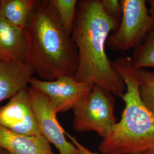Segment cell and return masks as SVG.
<instances>
[{
	"instance_id": "cell-1",
	"label": "cell",
	"mask_w": 154,
	"mask_h": 154,
	"mask_svg": "<svg viewBox=\"0 0 154 154\" xmlns=\"http://www.w3.org/2000/svg\"><path fill=\"white\" fill-rule=\"evenodd\" d=\"M119 22L105 13L100 0H79L72 37L78 54L75 78L122 97L126 91V84L106 52L107 38L118 28Z\"/></svg>"
},
{
	"instance_id": "cell-2",
	"label": "cell",
	"mask_w": 154,
	"mask_h": 154,
	"mask_svg": "<svg viewBox=\"0 0 154 154\" xmlns=\"http://www.w3.org/2000/svg\"><path fill=\"white\" fill-rule=\"evenodd\" d=\"M25 31L26 63L34 73L45 81L75 76L78 66L77 46L49 0L37 1Z\"/></svg>"
},
{
	"instance_id": "cell-3",
	"label": "cell",
	"mask_w": 154,
	"mask_h": 154,
	"mask_svg": "<svg viewBox=\"0 0 154 154\" xmlns=\"http://www.w3.org/2000/svg\"><path fill=\"white\" fill-rule=\"evenodd\" d=\"M123 78L126 91L122 96L125 108L119 122L98 147L102 154H144L154 149V112L144 103L131 57L111 62Z\"/></svg>"
},
{
	"instance_id": "cell-4",
	"label": "cell",
	"mask_w": 154,
	"mask_h": 154,
	"mask_svg": "<svg viewBox=\"0 0 154 154\" xmlns=\"http://www.w3.org/2000/svg\"><path fill=\"white\" fill-rule=\"evenodd\" d=\"M72 110V127L77 132L92 131L103 139L118 122L113 95L97 85H94L91 91L77 103Z\"/></svg>"
},
{
	"instance_id": "cell-5",
	"label": "cell",
	"mask_w": 154,
	"mask_h": 154,
	"mask_svg": "<svg viewBox=\"0 0 154 154\" xmlns=\"http://www.w3.org/2000/svg\"><path fill=\"white\" fill-rule=\"evenodd\" d=\"M122 12L118 28L111 33L107 43L114 51L135 49L154 28L145 0H120Z\"/></svg>"
},
{
	"instance_id": "cell-6",
	"label": "cell",
	"mask_w": 154,
	"mask_h": 154,
	"mask_svg": "<svg viewBox=\"0 0 154 154\" xmlns=\"http://www.w3.org/2000/svg\"><path fill=\"white\" fill-rule=\"evenodd\" d=\"M29 84L31 88L48 97L57 114L72 110L77 103L91 91L94 85L79 81L74 76H62L53 81L32 78Z\"/></svg>"
},
{
	"instance_id": "cell-7",
	"label": "cell",
	"mask_w": 154,
	"mask_h": 154,
	"mask_svg": "<svg viewBox=\"0 0 154 154\" xmlns=\"http://www.w3.org/2000/svg\"><path fill=\"white\" fill-rule=\"evenodd\" d=\"M29 91L42 135L55 146L60 154H82L74 144L66 139L65 132L57 120V114L48 97L31 87Z\"/></svg>"
},
{
	"instance_id": "cell-8",
	"label": "cell",
	"mask_w": 154,
	"mask_h": 154,
	"mask_svg": "<svg viewBox=\"0 0 154 154\" xmlns=\"http://www.w3.org/2000/svg\"><path fill=\"white\" fill-rule=\"evenodd\" d=\"M0 126L11 131L42 135L32 104L29 88L22 89L0 107Z\"/></svg>"
},
{
	"instance_id": "cell-9",
	"label": "cell",
	"mask_w": 154,
	"mask_h": 154,
	"mask_svg": "<svg viewBox=\"0 0 154 154\" xmlns=\"http://www.w3.org/2000/svg\"><path fill=\"white\" fill-rule=\"evenodd\" d=\"M26 55L25 30L17 28L0 16V60L26 63Z\"/></svg>"
},
{
	"instance_id": "cell-10",
	"label": "cell",
	"mask_w": 154,
	"mask_h": 154,
	"mask_svg": "<svg viewBox=\"0 0 154 154\" xmlns=\"http://www.w3.org/2000/svg\"><path fill=\"white\" fill-rule=\"evenodd\" d=\"M0 147L11 154H54L50 143L43 135L21 134L1 126Z\"/></svg>"
},
{
	"instance_id": "cell-11",
	"label": "cell",
	"mask_w": 154,
	"mask_h": 154,
	"mask_svg": "<svg viewBox=\"0 0 154 154\" xmlns=\"http://www.w3.org/2000/svg\"><path fill=\"white\" fill-rule=\"evenodd\" d=\"M33 74L26 63L0 60V102L28 88Z\"/></svg>"
},
{
	"instance_id": "cell-12",
	"label": "cell",
	"mask_w": 154,
	"mask_h": 154,
	"mask_svg": "<svg viewBox=\"0 0 154 154\" xmlns=\"http://www.w3.org/2000/svg\"><path fill=\"white\" fill-rule=\"evenodd\" d=\"M36 3L35 0H1L0 16L17 28L25 30Z\"/></svg>"
},
{
	"instance_id": "cell-13",
	"label": "cell",
	"mask_w": 154,
	"mask_h": 154,
	"mask_svg": "<svg viewBox=\"0 0 154 154\" xmlns=\"http://www.w3.org/2000/svg\"><path fill=\"white\" fill-rule=\"evenodd\" d=\"M133 66L137 69L154 67V28L149 31L142 44L133 50Z\"/></svg>"
},
{
	"instance_id": "cell-14",
	"label": "cell",
	"mask_w": 154,
	"mask_h": 154,
	"mask_svg": "<svg viewBox=\"0 0 154 154\" xmlns=\"http://www.w3.org/2000/svg\"><path fill=\"white\" fill-rule=\"evenodd\" d=\"M57 13L61 25L69 35H72L76 16L77 0H49Z\"/></svg>"
},
{
	"instance_id": "cell-15",
	"label": "cell",
	"mask_w": 154,
	"mask_h": 154,
	"mask_svg": "<svg viewBox=\"0 0 154 154\" xmlns=\"http://www.w3.org/2000/svg\"><path fill=\"white\" fill-rule=\"evenodd\" d=\"M139 82V93L144 103L154 112V72L135 69Z\"/></svg>"
},
{
	"instance_id": "cell-16",
	"label": "cell",
	"mask_w": 154,
	"mask_h": 154,
	"mask_svg": "<svg viewBox=\"0 0 154 154\" xmlns=\"http://www.w3.org/2000/svg\"><path fill=\"white\" fill-rule=\"evenodd\" d=\"M100 4L107 15L119 20V16H121L122 12L120 0H100Z\"/></svg>"
},
{
	"instance_id": "cell-17",
	"label": "cell",
	"mask_w": 154,
	"mask_h": 154,
	"mask_svg": "<svg viewBox=\"0 0 154 154\" xmlns=\"http://www.w3.org/2000/svg\"><path fill=\"white\" fill-rule=\"evenodd\" d=\"M69 137L72 140V143L74 144L77 149H78L82 154H100L97 152H94L91 151L89 149L85 147L82 144H81L78 141H77L76 139L74 137H72L70 135H69Z\"/></svg>"
},
{
	"instance_id": "cell-18",
	"label": "cell",
	"mask_w": 154,
	"mask_h": 154,
	"mask_svg": "<svg viewBox=\"0 0 154 154\" xmlns=\"http://www.w3.org/2000/svg\"><path fill=\"white\" fill-rule=\"evenodd\" d=\"M149 5V14L154 21V0H149L147 1Z\"/></svg>"
},
{
	"instance_id": "cell-19",
	"label": "cell",
	"mask_w": 154,
	"mask_h": 154,
	"mask_svg": "<svg viewBox=\"0 0 154 154\" xmlns=\"http://www.w3.org/2000/svg\"><path fill=\"white\" fill-rule=\"evenodd\" d=\"M0 154H11L9 153L8 151H6V149H3L2 147H0Z\"/></svg>"
},
{
	"instance_id": "cell-20",
	"label": "cell",
	"mask_w": 154,
	"mask_h": 154,
	"mask_svg": "<svg viewBox=\"0 0 154 154\" xmlns=\"http://www.w3.org/2000/svg\"><path fill=\"white\" fill-rule=\"evenodd\" d=\"M144 154H154V149L149 150L148 152H147L146 153H145Z\"/></svg>"
}]
</instances>
